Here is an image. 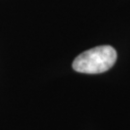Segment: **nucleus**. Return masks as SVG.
Returning <instances> with one entry per match:
<instances>
[{
  "instance_id": "f257e3e1",
  "label": "nucleus",
  "mask_w": 130,
  "mask_h": 130,
  "mask_svg": "<svg viewBox=\"0 0 130 130\" xmlns=\"http://www.w3.org/2000/svg\"><path fill=\"white\" fill-rule=\"evenodd\" d=\"M117 61V51L110 45H100L82 52L74 59L75 71L86 74H98L109 70Z\"/></svg>"
}]
</instances>
